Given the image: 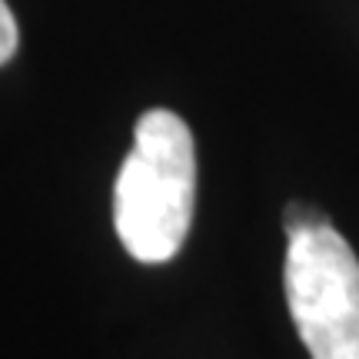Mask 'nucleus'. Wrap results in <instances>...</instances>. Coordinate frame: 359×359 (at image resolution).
Here are the masks:
<instances>
[{"mask_svg":"<svg viewBox=\"0 0 359 359\" xmlns=\"http://www.w3.org/2000/svg\"><path fill=\"white\" fill-rule=\"evenodd\" d=\"M196 200L193 133L173 110H147L114 183V226L133 259L167 263L190 233Z\"/></svg>","mask_w":359,"mask_h":359,"instance_id":"f257e3e1","label":"nucleus"},{"mask_svg":"<svg viewBox=\"0 0 359 359\" xmlns=\"http://www.w3.org/2000/svg\"><path fill=\"white\" fill-rule=\"evenodd\" d=\"M17 50V20H13L7 0H0V67L7 64Z\"/></svg>","mask_w":359,"mask_h":359,"instance_id":"20e7f679","label":"nucleus"},{"mask_svg":"<svg viewBox=\"0 0 359 359\" xmlns=\"http://www.w3.org/2000/svg\"><path fill=\"white\" fill-rule=\"evenodd\" d=\"M283 286L309 356L359 359V259L330 223L290 236Z\"/></svg>","mask_w":359,"mask_h":359,"instance_id":"f03ea898","label":"nucleus"},{"mask_svg":"<svg viewBox=\"0 0 359 359\" xmlns=\"http://www.w3.org/2000/svg\"><path fill=\"white\" fill-rule=\"evenodd\" d=\"M316 223H326V219L306 203H293L286 210V217H283V226H286V236H293V233H303L309 226H316Z\"/></svg>","mask_w":359,"mask_h":359,"instance_id":"7ed1b4c3","label":"nucleus"}]
</instances>
